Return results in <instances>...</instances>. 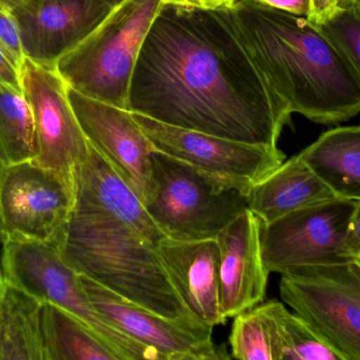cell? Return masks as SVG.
<instances>
[{"mask_svg":"<svg viewBox=\"0 0 360 360\" xmlns=\"http://www.w3.org/2000/svg\"><path fill=\"white\" fill-rule=\"evenodd\" d=\"M129 110L270 147H277L292 114L250 52L230 8L172 4H162L143 42Z\"/></svg>","mask_w":360,"mask_h":360,"instance_id":"6da1fadb","label":"cell"},{"mask_svg":"<svg viewBox=\"0 0 360 360\" xmlns=\"http://www.w3.org/2000/svg\"><path fill=\"white\" fill-rule=\"evenodd\" d=\"M231 16L277 94L317 124L360 113V78L340 49L307 17L238 0Z\"/></svg>","mask_w":360,"mask_h":360,"instance_id":"7a4b0ae2","label":"cell"},{"mask_svg":"<svg viewBox=\"0 0 360 360\" xmlns=\"http://www.w3.org/2000/svg\"><path fill=\"white\" fill-rule=\"evenodd\" d=\"M59 247L78 274L116 295L166 318L193 317L169 278L158 245L110 213L74 209Z\"/></svg>","mask_w":360,"mask_h":360,"instance_id":"3957f363","label":"cell"},{"mask_svg":"<svg viewBox=\"0 0 360 360\" xmlns=\"http://www.w3.org/2000/svg\"><path fill=\"white\" fill-rule=\"evenodd\" d=\"M151 161V190L143 205L166 238L216 239L247 211L252 184L207 173L156 149Z\"/></svg>","mask_w":360,"mask_h":360,"instance_id":"277c9868","label":"cell"},{"mask_svg":"<svg viewBox=\"0 0 360 360\" xmlns=\"http://www.w3.org/2000/svg\"><path fill=\"white\" fill-rule=\"evenodd\" d=\"M162 0H124L80 44L59 57L70 88L129 110V90L146 37Z\"/></svg>","mask_w":360,"mask_h":360,"instance_id":"5b68a950","label":"cell"},{"mask_svg":"<svg viewBox=\"0 0 360 360\" xmlns=\"http://www.w3.org/2000/svg\"><path fill=\"white\" fill-rule=\"evenodd\" d=\"M1 270L6 283L79 319L120 359L164 360L153 349L122 333L93 306L79 274L65 261L58 243L4 238Z\"/></svg>","mask_w":360,"mask_h":360,"instance_id":"8992f818","label":"cell"},{"mask_svg":"<svg viewBox=\"0 0 360 360\" xmlns=\"http://www.w3.org/2000/svg\"><path fill=\"white\" fill-rule=\"evenodd\" d=\"M281 296L344 360H360V266H306L281 274Z\"/></svg>","mask_w":360,"mask_h":360,"instance_id":"52a82bcc","label":"cell"},{"mask_svg":"<svg viewBox=\"0 0 360 360\" xmlns=\"http://www.w3.org/2000/svg\"><path fill=\"white\" fill-rule=\"evenodd\" d=\"M73 175L35 161L6 165L0 177V224L4 238L60 244L75 207Z\"/></svg>","mask_w":360,"mask_h":360,"instance_id":"ba28073f","label":"cell"},{"mask_svg":"<svg viewBox=\"0 0 360 360\" xmlns=\"http://www.w3.org/2000/svg\"><path fill=\"white\" fill-rule=\"evenodd\" d=\"M356 202L331 199L262 224V259L269 273L354 261L345 240Z\"/></svg>","mask_w":360,"mask_h":360,"instance_id":"9c48e42d","label":"cell"},{"mask_svg":"<svg viewBox=\"0 0 360 360\" xmlns=\"http://www.w3.org/2000/svg\"><path fill=\"white\" fill-rule=\"evenodd\" d=\"M21 91L31 108L40 166L73 175L88 154L89 142L68 94V85L55 65L25 57Z\"/></svg>","mask_w":360,"mask_h":360,"instance_id":"30bf717a","label":"cell"},{"mask_svg":"<svg viewBox=\"0 0 360 360\" xmlns=\"http://www.w3.org/2000/svg\"><path fill=\"white\" fill-rule=\"evenodd\" d=\"M80 283L95 309L129 337L153 349L164 360L231 359L214 344L213 327L196 318L170 319L141 308L84 275Z\"/></svg>","mask_w":360,"mask_h":360,"instance_id":"8fae6325","label":"cell"},{"mask_svg":"<svg viewBox=\"0 0 360 360\" xmlns=\"http://www.w3.org/2000/svg\"><path fill=\"white\" fill-rule=\"evenodd\" d=\"M132 113L156 150L213 175L254 184L285 161L278 147L233 141Z\"/></svg>","mask_w":360,"mask_h":360,"instance_id":"7c38bea8","label":"cell"},{"mask_svg":"<svg viewBox=\"0 0 360 360\" xmlns=\"http://www.w3.org/2000/svg\"><path fill=\"white\" fill-rule=\"evenodd\" d=\"M68 94L89 143L145 204L151 190V156L155 148L132 112L86 97L69 86Z\"/></svg>","mask_w":360,"mask_h":360,"instance_id":"4fadbf2b","label":"cell"},{"mask_svg":"<svg viewBox=\"0 0 360 360\" xmlns=\"http://www.w3.org/2000/svg\"><path fill=\"white\" fill-rule=\"evenodd\" d=\"M101 0H32L14 13L25 57L55 65L112 12Z\"/></svg>","mask_w":360,"mask_h":360,"instance_id":"5bb4252c","label":"cell"},{"mask_svg":"<svg viewBox=\"0 0 360 360\" xmlns=\"http://www.w3.org/2000/svg\"><path fill=\"white\" fill-rule=\"evenodd\" d=\"M262 222L247 209L218 235L222 314L234 318L266 298L269 271L262 259Z\"/></svg>","mask_w":360,"mask_h":360,"instance_id":"9a60e30c","label":"cell"},{"mask_svg":"<svg viewBox=\"0 0 360 360\" xmlns=\"http://www.w3.org/2000/svg\"><path fill=\"white\" fill-rule=\"evenodd\" d=\"M158 252L182 304L195 318L224 325L219 298V249L216 239L174 241L166 238Z\"/></svg>","mask_w":360,"mask_h":360,"instance_id":"2e32d148","label":"cell"},{"mask_svg":"<svg viewBox=\"0 0 360 360\" xmlns=\"http://www.w3.org/2000/svg\"><path fill=\"white\" fill-rule=\"evenodd\" d=\"M74 209L105 211L134 228L155 245H160L166 239L136 194L90 143L86 159L74 173Z\"/></svg>","mask_w":360,"mask_h":360,"instance_id":"e0dca14e","label":"cell"},{"mask_svg":"<svg viewBox=\"0 0 360 360\" xmlns=\"http://www.w3.org/2000/svg\"><path fill=\"white\" fill-rule=\"evenodd\" d=\"M335 198L297 154L252 184L248 209L262 224H269L292 211Z\"/></svg>","mask_w":360,"mask_h":360,"instance_id":"ac0fdd59","label":"cell"},{"mask_svg":"<svg viewBox=\"0 0 360 360\" xmlns=\"http://www.w3.org/2000/svg\"><path fill=\"white\" fill-rule=\"evenodd\" d=\"M300 156L336 198L360 200V126L327 131Z\"/></svg>","mask_w":360,"mask_h":360,"instance_id":"d6986e66","label":"cell"},{"mask_svg":"<svg viewBox=\"0 0 360 360\" xmlns=\"http://www.w3.org/2000/svg\"><path fill=\"white\" fill-rule=\"evenodd\" d=\"M44 302L4 281L0 293V360H48Z\"/></svg>","mask_w":360,"mask_h":360,"instance_id":"ffe728a7","label":"cell"},{"mask_svg":"<svg viewBox=\"0 0 360 360\" xmlns=\"http://www.w3.org/2000/svg\"><path fill=\"white\" fill-rule=\"evenodd\" d=\"M48 360H122L90 328L67 311L44 304Z\"/></svg>","mask_w":360,"mask_h":360,"instance_id":"44dd1931","label":"cell"},{"mask_svg":"<svg viewBox=\"0 0 360 360\" xmlns=\"http://www.w3.org/2000/svg\"><path fill=\"white\" fill-rule=\"evenodd\" d=\"M276 300L258 304L234 317L229 338L231 359L283 360Z\"/></svg>","mask_w":360,"mask_h":360,"instance_id":"7402d4cb","label":"cell"},{"mask_svg":"<svg viewBox=\"0 0 360 360\" xmlns=\"http://www.w3.org/2000/svg\"><path fill=\"white\" fill-rule=\"evenodd\" d=\"M37 154L33 116L22 91L0 84V162L17 164Z\"/></svg>","mask_w":360,"mask_h":360,"instance_id":"603a6c76","label":"cell"},{"mask_svg":"<svg viewBox=\"0 0 360 360\" xmlns=\"http://www.w3.org/2000/svg\"><path fill=\"white\" fill-rule=\"evenodd\" d=\"M277 321L283 360H344L306 321L289 312L281 302L277 304Z\"/></svg>","mask_w":360,"mask_h":360,"instance_id":"cb8c5ba5","label":"cell"},{"mask_svg":"<svg viewBox=\"0 0 360 360\" xmlns=\"http://www.w3.org/2000/svg\"><path fill=\"white\" fill-rule=\"evenodd\" d=\"M315 25L340 49L360 78V1L338 8Z\"/></svg>","mask_w":360,"mask_h":360,"instance_id":"d4e9b609","label":"cell"},{"mask_svg":"<svg viewBox=\"0 0 360 360\" xmlns=\"http://www.w3.org/2000/svg\"><path fill=\"white\" fill-rule=\"evenodd\" d=\"M0 49L20 70L25 59L20 29L14 13L0 8Z\"/></svg>","mask_w":360,"mask_h":360,"instance_id":"484cf974","label":"cell"},{"mask_svg":"<svg viewBox=\"0 0 360 360\" xmlns=\"http://www.w3.org/2000/svg\"><path fill=\"white\" fill-rule=\"evenodd\" d=\"M347 255L352 260L356 259L360 254V200L357 201L356 206L351 217L348 232L345 240Z\"/></svg>","mask_w":360,"mask_h":360,"instance_id":"4316f807","label":"cell"},{"mask_svg":"<svg viewBox=\"0 0 360 360\" xmlns=\"http://www.w3.org/2000/svg\"><path fill=\"white\" fill-rule=\"evenodd\" d=\"M271 8L285 11L291 14L309 18L311 14V0H254Z\"/></svg>","mask_w":360,"mask_h":360,"instance_id":"83f0119b","label":"cell"},{"mask_svg":"<svg viewBox=\"0 0 360 360\" xmlns=\"http://www.w3.org/2000/svg\"><path fill=\"white\" fill-rule=\"evenodd\" d=\"M0 84L21 91L20 74L16 66L0 49Z\"/></svg>","mask_w":360,"mask_h":360,"instance_id":"f1b7e54d","label":"cell"},{"mask_svg":"<svg viewBox=\"0 0 360 360\" xmlns=\"http://www.w3.org/2000/svg\"><path fill=\"white\" fill-rule=\"evenodd\" d=\"M237 1L238 0H162L164 4L190 6V8H205V10L231 8Z\"/></svg>","mask_w":360,"mask_h":360,"instance_id":"f546056e","label":"cell"},{"mask_svg":"<svg viewBox=\"0 0 360 360\" xmlns=\"http://www.w3.org/2000/svg\"><path fill=\"white\" fill-rule=\"evenodd\" d=\"M338 10L335 0H311V14L309 20L319 23L331 16Z\"/></svg>","mask_w":360,"mask_h":360,"instance_id":"4dcf8cb0","label":"cell"},{"mask_svg":"<svg viewBox=\"0 0 360 360\" xmlns=\"http://www.w3.org/2000/svg\"><path fill=\"white\" fill-rule=\"evenodd\" d=\"M32 0H0V8L15 13Z\"/></svg>","mask_w":360,"mask_h":360,"instance_id":"1f68e13d","label":"cell"},{"mask_svg":"<svg viewBox=\"0 0 360 360\" xmlns=\"http://www.w3.org/2000/svg\"><path fill=\"white\" fill-rule=\"evenodd\" d=\"M335 1L338 8H347V6H352V4H356V2H359L360 0H335Z\"/></svg>","mask_w":360,"mask_h":360,"instance_id":"d6a6232c","label":"cell"},{"mask_svg":"<svg viewBox=\"0 0 360 360\" xmlns=\"http://www.w3.org/2000/svg\"><path fill=\"white\" fill-rule=\"evenodd\" d=\"M4 165L0 162V177H1L2 169H4ZM2 249H4V235H2L1 224H0V271H1V257H2Z\"/></svg>","mask_w":360,"mask_h":360,"instance_id":"836d02e7","label":"cell"},{"mask_svg":"<svg viewBox=\"0 0 360 360\" xmlns=\"http://www.w3.org/2000/svg\"><path fill=\"white\" fill-rule=\"evenodd\" d=\"M101 1L105 2V4H109V6H111L112 8H116V6H120V4H122V2L124 1V0H101Z\"/></svg>","mask_w":360,"mask_h":360,"instance_id":"e575fe53","label":"cell"},{"mask_svg":"<svg viewBox=\"0 0 360 360\" xmlns=\"http://www.w3.org/2000/svg\"><path fill=\"white\" fill-rule=\"evenodd\" d=\"M4 275H2L1 271H0V293H1L2 287H4Z\"/></svg>","mask_w":360,"mask_h":360,"instance_id":"d590c367","label":"cell"},{"mask_svg":"<svg viewBox=\"0 0 360 360\" xmlns=\"http://www.w3.org/2000/svg\"><path fill=\"white\" fill-rule=\"evenodd\" d=\"M355 260H360V254L359 256H357L356 259H355Z\"/></svg>","mask_w":360,"mask_h":360,"instance_id":"8d00e7d4","label":"cell"},{"mask_svg":"<svg viewBox=\"0 0 360 360\" xmlns=\"http://www.w3.org/2000/svg\"><path fill=\"white\" fill-rule=\"evenodd\" d=\"M355 261H357V262H359V266H360V260H355Z\"/></svg>","mask_w":360,"mask_h":360,"instance_id":"74e56055","label":"cell"}]
</instances>
